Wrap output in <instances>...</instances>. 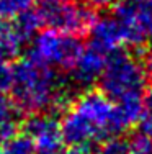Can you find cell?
Returning <instances> with one entry per match:
<instances>
[{"mask_svg": "<svg viewBox=\"0 0 152 154\" xmlns=\"http://www.w3.org/2000/svg\"><path fill=\"white\" fill-rule=\"evenodd\" d=\"M12 77H13V69L7 62L5 57L0 56V92H7L12 87Z\"/></svg>", "mask_w": 152, "mask_h": 154, "instance_id": "cell-18", "label": "cell"}, {"mask_svg": "<svg viewBox=\"0 0 152 154\" xmlns=\"http://www.w3.org/2000/svg\"><path fill=\"white\" fill-rule=\"evenodd\" d=\"M34 0H0V18L13 20L33 8Z\"/></svg>", "mask_w": 152, "mask_h": 154, "instance_id": "cell-12", "label": "cell"}, {"mask_svg": "<svg viewBox=\"0 0 152 154\" xmlns=\"http://www.w3.org/2000/svg\"><path fill=\"white\" fill-rule=\"evenodd\" d=\"M0 144H3V143H2V138H0Z\"/></svg>", "mask_w": 152, "mask_h": 154, "instance_id": "cell-23", "label": "cell"}, {"mask_svg": "<svg viewBox=\"0 0 152 154\" xmlns=\"http://www.w3.org/2000/svg\"><path fill=\"white\" fill-rule=\"evenodd\" d=\"M129 154H152V139L144 134H136L128 141Z\"/></svg>", "mask_w": 152, "mask_h": 154, "instance_id": "cell-15", "label": "cell"}, {"mask_svg": "<svg viewBox=\"0 0 152 154\" xmlns=\"http://www.w3.org/2000/svg\"><path fill=\"white\" fill-rule=\"evenodd\" d=\"M69 2H77V0H69Z\"/></svg>", "mask_w": 152, "mask_h": 154, "instance_id": "cell-22", "label": "cell"}, {"mask_svg": "<svg viewBox=\"0 0 152 154\" xmlns=\"http://www.w3.org/2000/svg\"><path fill=\"white\" fill-rule=\"evenodd\" d=\"M3 144H5V148H3L5 154H34V144L26 133L13 134Z\"/></svg>", "mask_w": 152, "mask_h": 154, "instance_id": "cell-13", "label": "cell"}, {"mask_svg": "<svg viewBox=\"0 0 152 154\" xmlns=\"http://www.w3.org/2000/svg\"><path fill=\"white\" fill-rule=\"evenodd\" d=\"M0 154H5V152H3V151H0Z\"/></svg>", "mask_w": 152, "mask_h": 154, "instance_id": "cell-24", "label": "cell"}, {"mask_svg": "<svg viewBox=\"0 0 152 154\" xmlns=\"http://www.w3.org/2000/svg\"><path fill=\"white\" fill-rule=\"evenodd\" d=\"M25 133L31 138L34 152L38 154H64L66 144L61 133L59 120L49 112L33 113L25 122Z\"/></svg>", "mask_w": 152, "mask_h": 154, "instance_id": "cell-6", "label": "cell"}, {"mask_svg": "<svg viewBox=\"0 0 152 154\" xmlns=\"http://www.w3.org/2000/svg\"><path fill=\"white\" fill-rule=\"evenodd\" d=\"M28 41L30 39L25 36L15 20L0 18V56L2 57L8 59V57L18 56Z\"/></svg>", "mask_w": 152, "mask_h": 154, "instance_id": "cell-11", "label": "cell"}, {"mask_svg": "<svg viewBox=\"0 0 152 154\" xmlns=\"http://www.w3.org/2000/svg\"><path fill=\"white\" fill-rule=\"evenodd\" d=\"M98 154H129L128 141H124L121 138H116V136L108 138L101 144Z\"/></svg>", "mask_w": 152, "mask_h": 154, "instance_id": "cell-14", "label": "cell"}, {"mask_svg": "<svg viewBox=\"0 0 152 154\" xmlns=\"http://www.w3.org/2000/svg\"><path fill=\"white\" fill-rule=\"evenodd\" d=\"M82 49L84 46L77 35L48 28L46 31L34 35L30 56L52 69H70Z\"/></svg>", "mask_w": 152, "mask_h": 154, "instance_id": "cell-4", "label": "cell"}, {"mask_svg": "<svg viewBox=\"0 0 152 154\" xmlns=\"http://www.w3.org/2000/svg\"><path fill=\"white\" fill-rule=\"evenodd\" d=\"M12 77L13 103L26 113H41L59 110L69 105L75 87L57 75L52 67L26 57L16 62Z\"/></svg>", "mask_w": 152, "mask_h": 154, "instance_id": "cell-1", "label": "cell"}, {"mask_svg": "<svg viewBox=\"0 0 152 154\" xmlns=\"http://www.w3.org/2000/svg\"><path fill=\"white\" fill-rule=\"evenodd\" d=\"M16 105L13 103V100L7 98L5 95L0 92V123L8 122V120H15L16 116Z\"/></svg>", "mask_w": 152, "mask_h": 154, "instance_id": "cell-17", "label": "cell"}, {"mask_svg": "<svg viewBox=\"0 0 152 154\" xmlns=\"http://www.w3.org/2000/svg\"><path fill=\"white\" fill-rule=\"evenodd\" d=\"M113 15L121 23L128 45L136 46L147 39L146 33H144L142 20H141L139 2L137 0H121V2H118L115 5Z\"/></svg>", "mask_w": 152, "mask_h": 154, "instance_id": "cell-10", "label": "cell"}, {"mask_svg": "<svg viewBox=\"0 0 152 154\" xmlns=\"http://www.w3.org/2000/svg\"><path fill=\"white\" fill-rule=\"evenodd\" d=\"M139 12L146 38L152 39V0H142L139 2Z\"/></svg>", "mask_w": 152, "mask_h": 154, "instance_id": "cell-16", "label": "cell"}, {"mask_svg": "<svg viewBox=\"0 0 152 154\" xmlns=\"http://www.w3.org/2000/svg\"><path fill=\"white\" fill-rule=\"evenodd\" d=\"M87 31L90 33V45L103 51L105 54L118 51L121 46L128 45L124 30L115 15L93 17Z\"/></svg>", "mask_w": 152, "mask_h": 154, "instance_id": "cell-8", "label": "cell"}, {"mask_svg": "<svg viewBox=\"0 0 152 154\" xmlns=\"http://www.w3.org/2000/svg\"><path fill=\"white\" fill-rule=\"evenodd\" d=\"M61 125L64 144L69 148H85L92 149V146L98 141H103L97 128L93 126L82 113H79L75 108H70L66 112Z\"/></svg>", "mask_w": 152, "mask_h": 154, "instance_id": "cell-7", "label": "cell"}, {"mask_svg": "<svg viewBox=\"0 0 152 154\" xmlns=\"http://www.w3.org/2000/svg\"><path fill=\"white\" fill-rule=\"evenodd\" d=\"M74 108L97 128L103 141L118 136L128 130V126L118 113L116 103L103 92L87 90L75 100Z\"/></svg>", "mask_w": 152, "mask_h": 154, "instance_id": "cell-5", "label": "cell"}, {"mask_svg": "<svg viewBox=\"0 0 152 154\" xmlns=\"http://www.w3.org/2000/svg\"><path fill=\"white\" fill-rule=\"evenodd\" d=\"M105 62H106V54L103 51L97 49L92 45L90 48H84L70 67V84L75 89L93 85L103 72Z\"/></svg>", "mask_w": 152, "mask_h": 154, "instance_id": "cell-9", "label": "cell"}, {"mask_svg": "<svg viewBox=\"0 0 152 154\" xmlns=\"http://www.w3.org/2000/svg\"><path fill=\"white\" fill-rule=\"evenodd\" d=\"M144 66H146V69H147V74L152 75V49L146 54V64Z\"/></svg>", "mask_w": 152, "mask_h": 154, "instance_id": "cell-21", "label": "cell"}, {"mask_svg": "<svg viewBox=\"0 0 152 154\" xmlns=\"http://www.w3.org/2000/svg\"><path fill=\"white\" fill-rule=\"evenodd\" d=\"M142 100H144V107H146V110L152 112V85L149 87V89H147L146 97H144Z\"/></svg>", "mask_w": 152, "mask_h": 154, "instance_id": "cell-20", "label": "cell"}, {"mask_svg": "<svg viewBox=\"0 0 152 154\" xmlns=\"http://www.w3.org/2000/svg\"><path fill=\"white\" fill-rule=\"evenodd\" d=\"M36 15L41 25L49 30L82 35L88 30L95 13L92 12V7L69 0H39Z\"/></svg>", "mask_w": 152, "mask_h": 154, "instance_id": "cell-3", "label": "cell"}, {"mask_svg": "<svg viewBox=\"0 0 152 154\" xmlns=\"http://www.w3.org/2000/svg\"><path fill=\"white\" fill-rule=\"evenodd\" d=\"M137 125H139V133L152 139V112L144 110L141 118L137 120Z\"/></svg>", "mask_w": 152, "mask_h": 154, "instance_id": "cell-19", "label": "cell"}, {"mask_svg": "<svg viewBox=\"0 0 152 154\" xmlns=\"http://www.w3.org/2000/svg\"><path fill=\"white\" fill-rule=\"evenodd\" d=\"M98 80L101 92L118 102L144 94L147 87V69L134 54L118 49L108 54Z\"/></svg>", "mask_w": 152, "mask_h": 154, "instance_id": "cell-2", "label": "cell"}, {"mask_svg": "<svg viewBox=\"0 0 152 154\" xmlns=\"http://www.w3.org/2000/svg\"><path fill=\"white\" fill-rule=\"evenodd\" d=\"M137 2H142V0H137Z\"/></svg>", "mask_w": 152, "mask_h": 154, "instance_id": "cell-25", "label": "cell"}]
</instances>
